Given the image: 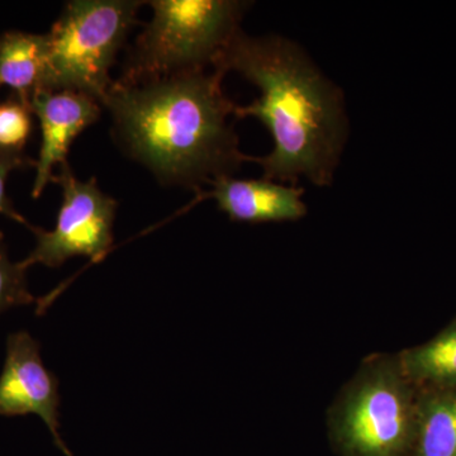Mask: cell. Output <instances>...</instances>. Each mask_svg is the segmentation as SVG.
Masks as SVG:
<instances>
[{"label":"cell","instance_id":"obj_15","mask_svg":"<svg viewBox=\"0 0 456 456\" xmlns=\"http://www.w3.org/2000/svg\"><path fill=\"white\" fill-rule=\"evenodd\" d=\"M36 161L31 160L25 154H16V152H7L0 150V215L7 216L11 220L18 222V224H25L27 228L31 226L28 221L20 215L14 209L13 204L11 203L7 196V180L9 174L17 169H22L26 167H35Z\"/></svg>","mask_w":456,"mask_h":456},{"label":"cell","instance_id":"obj_14","mask_svg":"<svg viewBox=\"0 0 456 456\" xmlns=\"http://www.w3.org/2000/svg\"><path fill=\"white\" fill-rule=\"evenodd\" d=\"M27 270L22 261L14 263L11 260L4 236L0 232V314L13 307L38 302L29 293Z\"/></svg>","mask_w":456,"mask_h":456},{"label":"cell","instance_id":"obj_11","mask_svg":"<svg viewBox=\"0 0 456 456\" xmlns=\"http://www.w3.org/2000/svg\"><path fill=\"white\" fill-rule=\"evenodd\" d=\"M410 456H456V388L419 391Z\"/></svg>","mask_w":456,"mask_h":456},{"label":"cell","instance_id":"obj_3","mask_svg":"<svg viewBox=\"0 0 456 456\" xmlns=\"http://www.w3.org/2000/svg\"><path fill=\"white\" fill-rule=\"evenodd\" d=\"M419 391L397 355L364 360L329 413L338 456H410L415 441Z\"/></svg>","mask_w":456,"mask_h":456},{"label":"cell","instance_id":"obj_6","mask_svg":"<svg viewBox=\"0 0 456 456\" xmlns=\"http://www.w3.org/2000/svg\"><path fill=\"white\" fill-rule=\"evenodd\" d=\"M53 183L62 191V203L53 230L29 226L36 237L32 253L22 260L25 268L36 264L59 268L75 256L101 260L113 244L117 202L98 187L94 178L82 182L69 163L60 167Z\"/></svg>","mask_w":456,"mask_h":456},{"label":"cell","instance_id":"obj_10","mask_svg":"<svg viewBox=\"0 0 456 456\" xmlns=\"http://www.w3.org/2000/svg\"><path fill=\"white\" fill-rule=\"evenodd\" d=\"M47 65V35L8 31L0 36V88L29 107L44 90Z\"/></svg>","mask_w":456,"mask_h":456},{"label":"cell","instance_id":"obj_9","mask_svg":"<svg viewBox=\"0 0 456 456\" xmlns=\"http://www.w3.org/2000/svg\"><path fill=\"white\" fill-rule=\"evenodd\" d=\"M212 189L200 196L212 198L231 221L245 224L293 222L307 215L305 189L268 179H235L221 176L209 183Z\"/></svg>","mask_w":456,"mask_h":456},{"label":"cell","instance_id":"obj_1","mask_svg":"<svg viewBox=\"0 0 456 456\" xmlns=\"http://www.w3.org/2000/svg\"><path fill=\"white\" fill-rule=\"evenodd\" d=\"M213 69L236 71L260 90L253 103L236 107L235 116L259 119L272 134V152L253 158L264 179L331 184L349 130L344 94L298 45L281 36L251 37L240 29Z\"/></svg>","mask_w":456,"mask_h":456},{"label":"cell","instance_id":"obj_12","mask_svg":"<svg viewBox=\"0 0 456 456\" xmlns=\"http://www.w3.org/2000/svg\"><path fill=\"white\" fill-rule=\"evenodd\" d=\"M397 356L417 391L456 388V320L430 341Z\"/></svg>","mask_w":456,"mask_h":456},{"label":"cell","instance_id":"obj_7","mask_svg":"<svg viewBox=\"0 0 456 456\" xmlns=\"http://www.w3.org/2000/svg\"><path fill=\"white\" fill-rule=\"evenodd\" d=\"M59 407V382L45 368L38 341L26 331L9 335L7 356L0 375V416L33 413L41 417L57 448L66 456H73L60 436Z\"/></svg>","mask_w":456,"mask_h":456},{"label":"cell","instance_id":"obj_5","mask_svg":"<svg viewBox=\"0 0 456 456\" xmlns=\"http://www.w3.org/2000/svg\"><path fill=\"white\" fill-rule=\"evenodd\" d=\"M140 0H74L47 35L44 90L80 93L102 107L113 86L110 69L137 23Z\"/></svg>","mask_w":456,"mask_h":456},{"label":"cell","instance_id":"obj_8","mask_svg":"<svg viewBox=\"0 0 456 456\" xmlns=\"http://www.w3.org/2000/svg\"><path fill=\"white\" fill-rule=\"evenodd\" d=\"M33 116L40 121L42 142L36 161L32 197H41L53 182L56 167L68 164V154L75 139L98 121L102 106L80 93L41 90L29 103Z\"/></svg>","mask_w":456,"mask_h":456},{"label":"cell","instance_id":"obj_2","mask_svg":"<svg viewBox=\"0 0 456 456\" xmlns=\"http://www.w3.org/2000/svg\"><path fill=\"white\" fill-rule=\"evenodd\" d=\"M224 77L213 69L134 86L114 82L103 103L114 139L163 184L200 191L232 176L253 156L240 151L230 121L237 106L222 89Z\"/></svg>","mask_w":456,"mask_h":456},{"label":"cell","instance_id":"obj_4","mask_svg":"<svg viewBox=\"0 0 456 456\" xmlns=\"http://www.w3.org/2000/svg\"><path fill=\"white\" fill-rule=\"evenodd\" d=\"M154 12L128 53L121 77L134 86L206 70L240 31L248 3L235 0H152Z\"/></svg>","mask_w":456,"mask_h":456},{"label":"cell","instance_id":"obj_13","mask_svg":"<svg viewBox=\"0 0 456 456\" xmlns=\"http://www.w3.org/2000/svg\"><path fill=\"white\" fill-rule=\"evenodd\" d=\"M32 110L12 95L0 104V150L23 154L32 134Z\"/></svg>","mask_w":456,"mask_h":456}]
</instances>
